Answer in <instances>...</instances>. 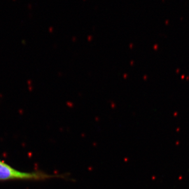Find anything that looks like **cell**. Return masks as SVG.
I'll list each match as a JSON object with an SVG mask.
<instances>
[{
	"mask_svg": "<svg viewBox=\"0 0 189 189\" xmlns=\"http://www.w3.org/2000/svg\"><path fill=\"white\" fill-rule=\"evenodd\" d=\"M68 173L49 174L41 171L24 172L13 168L10 164L0 160V182L10 181H45L52 178L68 179Z\"/></svg>",
	"mask_w": 189,
	"mask_h": 189,
	"instance_id": "cell-1",
	"label": "cell"
}]
</instances>
